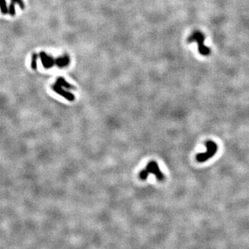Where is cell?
Masks as SVG:
<instances>
[{
  "label": "cell",
  "instance_id": "6da1fadb",
  "mask_svg": "<svg viewBox=\"0 0 249 249\" xmlns=\"http://www.w3.org/2000/svg\"><path fill=\"white\" fill-rule=\"evenodd\" d=\"M149 174H153L159 181H163L165 178L163 174L162 173L161 170L159 169V165L157 162L150 161L147 164L146 169L143 170L141 172L139 176L142 180H145Z\"/></svg>",
  "mask_w": 249,
  "mask_h": 249
},
{
  "label": "cell",
  "instance_id": "7a4b0ae2",
  "mask_svg": "<svg viewBox=\"0 0 249 249\" xmlns=\"http://www.w3.org/2000/svg\"><path fill=\"white\" fill-rule=\"evenodd\" d=\"M189 42H196L198 44L199 52L203 55H208L210 53V50L208 47L204 44L205 36L200 31H194L192 34L189 37L188 39Z\"/></svg>",
  "mask_w": 249,
  "mask_h": 249
},
{
  "label": "cell",
  "instance_id": "3957f363",
  "mask_svg": "<svg viewBox=\"0 0 249 249\" xmlns=\"http://www.w3.org/2000/svg\"><path fill=\"white\" fill-rule=\"evenodd\" d=\"M205 146H206L207 148V150L205 152L199 153L197 154L196 159L197 161L200 162V163H203V162L207 161L209 159L213 157L217 153L218 150L217 145L212 141H207L205 143Z\"/></svg>",
  "mask_w": 249,
  "mask_h": 249
},
{
  "label": "cell",
  "instance_id": "277c9868",
  "mask_svg": "<svg viewBox=\"0 0 249 249\" xmlns=\"http://www.w3.org/2000/svg\"><path fill=\"white\" fill-rule=\"evenodd\" d=\"M53 89L55 92L59 93L60 95H62V96L65 98L68 99V100H74V95L69 92H67V91H64L63 89H62V87L60 86L58 84V83H55V84L53 86Z\"/></svg>",
  "mask_w": 249,
  "mask_h": 249
},
{
  "label": "cell",
  "instance_id": "5b68a950",
  "mask_svg": "<svg viewBox=\"0 0 249 249\" xmlns=\"http://www.w3.org/2000/svg\"><path fill=\"white\" fill-rule=\"evenodd\" d=\"M40 57L44 67L45 68H51L55 64V61L53 59V58L48 56L47 54L42 52L40 53Z\"/></svg>",
  "mask_w": 249,
  "mask_h": 249
},
{
  "label": "cell",
  "instance_id": "8992f818",
  "mask_svg": "<svg viewBox=\"0 0 249 249\" xmlns=\"http://www.w3.org/2000/svg\"><path fill=\"white\" fill-rule=\"evenodd\" d=\"M56 83H58V84L60 85L61 87H66V89H74L75 87L73 86V85L68 84V83L66 82V81L64 80L63 78H62V77H60L59 78H58L57 80V82Z\"/></svg>",
  "mask_w": 249,
  "mask_h": 249
},
{
  "label": "cell",
  "instance_id": "52a82bcc",
  "mask_svg": "<svg viewBox=\"0 0 249 249\" xmlns=\"http://www.w3.org/2000/svg\"><path fill=\"white\" fill-rule=\"evenodd\" d=\"M68 62H69V59L67 56H65L64 58H60L58 59L55 61V64L59 66V67H62V66L67 65Z\"/></svg>",
  "mask_w": 249,
  "mask_h": 249
},
{
  "label": "cell",
  "instance_id": "ba28073f",
  "mask_svg": "<svg viewBox=\"0 0 249 249\" xmlns=\"http://www.w3.org/2000/svg\"><path fill=\"white\" fill-rule=\"evenodd\" d=\"M37 58V54H35V53L33 54L32 62H31V66H32V68H33V69H36V68H37V62H36Z\"/></svg>",
  "mask_w": 249,
  "mask_h": 249
},
{
  "label": "cell",
  "instance_id": "9c48e42d",
  "mask_svg": "<svg viewBox=\"0 0 249 249\" xmlns=\"http://www.w3.org/2000/svg\"><path fill=\"white\" fill-rule=\"evenodd\" d=\"M1 6L2 13H6L7 12V8H6V2L5 0H1Z\"/></svg>",
  "mask_w": 249,
  "mask_h": 249
},
{
  "label": "cell",
  "instance_id": "30bf717a",
  "mask_svg": "<svg viewBox=\"0 0 249 249\" xmlns=\"http://www.w3.org/2000/svg\"><path fill=\"white\" fill-rule=\"evenodd\" d=\"M14 2L12 1V3L10 4V8H9V12L11 15H14L15 14V6H14Z\"/></svg>",
  "mask_w": 249,
  "mask_h": 249
},
{
  "label": "cell",
  "instance_id": "8fae6325",
  "mask_svg": "<svg viewBox=\"0 0 249 249\" xmlns=\"http://www.w3.org/2000/svg\"><path fill=\"white\" fill-rule=\"evenodd\" d=\"M12 1H13L14 3L15 2H17L19 5H20V8H22V9H24V2H23L22 0H12Z\"/></svg>",
  "mask_w": 249,
  "mask_h": 249
}]
</instances>
